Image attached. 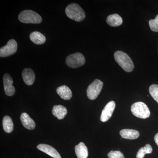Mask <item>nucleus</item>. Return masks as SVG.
I'll return each instance as SVG.
<instances>
[{
	"label": "nucleus",
	"mask_w": 158,
	"mask_h": 158,
	"mask_svg": "<svg viewBox=\"0 0 158 158\" xmlns=\"http://www.w3.org/2000/svg\"><path fill=\"white\" fill-rule=\"evenodd\" d=\"M114 56L116 62L126 72H131L134 70V63L127 54L122 51H116L114 53Z\"/></svg>",
	"instance_id": "nucleus-1"
},
{
	"label": "nucleus",
	"mask_w": 158,
	"mask_h": 158,
	"mask_svg": "<svg viewBox=\"0 0 158 158\" xmlns=\"http://www.w3.org/2000/svg\"><path fill=\"white\" fill-rule=\"evenodd\" d=\"M65 13L69 19L77 22L84 20L86 16L83 9L76 3H72L67 6L65 9Z\"/></svg>",
	"instance_id": "nucleus-2"
},
{
	"label": "nucleus",
	"mask_w": 158,
	"mask_h": 158,
	"mask_svg": "<svg viewBox=\"0 0 158 158\" xmlns=\"http://www.w3.org/2000/svg\"><path fill=\"white\" fill-rule=\"evenodd\" d=\"M19 20L24 23L39 24L42 22V18L35 11L31 10H24L18 16Z\"/></svg>",
	"instance_id": "nucleus-3"
},
{
	"label": "nucleus",
	"mask_w": 158,
	"mask_h": 158,
	"mask_svg": "<svg viewBox=\"0 0 158 158\" xmlns=\"http://www.w3.org/2000/svg\"><path fill=\"white\" fill-rule=\"evenodd\" d=\"M131 111L134 116L139 118L144 119L150 115L149 109L143 102H137L133 104L131 107Z\"/></svg>",
	"instance_id": "nucleus-4"
},
{
	"label": "nucleus",
	"mask_w": 158,
	"mask_h": 158,
	"mask_svg": "<svg viewBox=\"0 0 158 158\" xmlns=\"http://www.w3.org/2000/svg\"><path fill=\"white\" fill-rule=\"evenodd\" d=\"M65 63L70 68H78L85 64V59L83 54L77 52L68 56L65 60Z\"/></svg>",
	"instance_id": "nucleus-5"
},
{
	"label": "nucleus",
	"mask_w": 158,
	"mask_h": 158,
	"mask_svg": "<svg viewBox=\"0 0 158 158\" xmlns=\"http://www.w3.org/2000/svg\"><path fill=\"white\" fill-rule=\"evenodd\" d=\"M103 83L96 79L88 86L87 90V96L90 100H94L98 97L102 89Z\"/></svg>",
	"instance_id": "nucleus-6"
},
{
	"label": "nucleus",
	"mask_w": 158,
	"mask_h": 158,
	"mask_svg": "<svg viewBox=\"0 0 158 158\" xmlns=\"http://www.w3.org/2000/svg\"><path fill=\"white\" fill-rule=\"evenodd\" d=\"M17 42L15 40H10L6 46L0 48V56L6 57L13 55L17 51Z\"/></svg>",
	"instance_id": "nucleus-7"
},
{
	"label": "nucleus",
	"mask_w": 158,
	"mask_h": 158,
	"mask_svg": "<svg viewBox=\"0 0 158 158\" xmlns=\"http://www.w3.org/2000/svg\"><path fill=\"white\" fill-rule=\"evenodd\" d=\"M116 107L115 102L112 101L108 102L102 111L100 120L102 122L107 121L113 115Z\"/></svg>",
	"instance_id": "nucleus-8"
},
{
	"label": "nucleus",
	"mask_w": 158,
	"mask_h": 158,
	"mask_svg": "<svg viewBox=\"0 0 158 158\" xmlns=\"http://www.w3.org/2000/svg\"><path fill=\"white\" fill-rule=\"evenodd\" d=\"M3 84L4 90L6 95L9 96H13L15 93V88L12 85L13 80L9 74H4L3 76Z\"/></svg>",
	"instance_id": "nucleus-9"
},
{
	"label": "nucleus",
	"mask_w": 158,
	"mask_h": 158,
	"mask_svg": "<svg viewBox=\"0 0 158 158\" xmlns=\"http://www.w3.org/2000/svg\"><path fill=\"white\" fill-rule=\"evenodd\" d=\"M37 148L39 150L45 153L54 158H62L59 153L53 147L48 144H41L37 145Z\"/></svg>",
	"instance_id": "nucleus-10"
},
{
	"label": "nucleus",
	"mask_w": 158,
	"mask_h": 158,
	"mask_svg": "<svg viewBox=\"0 0 158 158\" xmlns=\"http://www.w3.org/2000/svg\"><path fill=\"white\" fill-rule=\"evenodd\" d=\"M22 77L26 85L31 86L34 84L35 75L34 71L30 68H25L22 72Z\"/></svg>",
	"instance_id": "nucleus-11"
},
{
	"label": "nucleus",
	"mask_w": 158,
	"mask_h": 158,
	"mask_svg": "<svg viewBox=\"0 0 158 158\" xmlns=\"http://www.w3.org/2000/svg\"><path fill=\"white\" fill-rule=\"evenodd\" d=\"M20 120L23 126L26 128L30 130H34L36 126L35 122L27 113H22L20 116Z\"/></svg>",
	"instance_id": "nucleus-12"
},
{
	"label": "nucleus",
	"mask_w": 158,
	"mask_h": 158,
	"mask_svg": "<svg viewBox=\"0 0 158 158\" xmlns=\"http://www.w3.org/2000/svg\"><path fill=\"white\" fill-rule=\"evenodd\" d=\"M57 93L63 99L69 100L72 97V92L70 88L65 85H62L57 88Z\"/></svg>",
	"instance_id": "nucleus-13"
},
{
	"label": "nucleus",
	"mask_w": 158,
	"mask_h": 158,
	"mask_svg": "<svg viewBox=\"0 0 158 158\" xmlns=\"http://www.w3.org/2000/svg\"><path fill=\"white\" fill-rule=\"evenodd\" d=\"M120 135L122 138L125 139H130V140H134L137 139L140 136V134L138 131L133 129H125L122 130L120 131Z\"/></svg>",
	"instance_id": "nucleus-14"
},
{
	"label": "nucleus",
	"mask_w": 158,
	"mask_h": 158,
	"mask_svg": "<svg viewBox=\"0 0 158 158\" xmlns=\"http://www.w3.org/2000/svg\"><path fill=\"white\" fill-rule=\"evenodd\" d=\"M52 113L58 119H62L67 114V110L62 105H56L53 108Z\"/></svg>",
	"instance_id": "nucleus-15"
},
{
	"label": "nucleus",
	"mask_w": 158,
	"mask_h": 158,
	"mask_svg": "<svg viewBox=\"0 0 158 158\" xmlns=\"http://www.w3.org/2000/svg\"><path fill=\"white\" fill-rule=\"evenodd\" d=\"M76 154L78 158H87L88 156V149L83 142H80L75 147Z\"/></svg>",
	"instance_id": "nucleus-16"
},
{
	"label": "nucleus",
	"mask_w": 158,
	"mask_h": 158,
	"mask_svg": "<svg viewBox=\"0 0 158 158\" xmlns=\"http://www.w3.org/2000/svg\"><path fill=\"white\" fill-rule=\"evenodd\" d=\"M106 22L108 25L111 27H118L122 24L123 19L118 14L110 15L107 17Z\"/></svg>",
	"instance_id": "nucleus-17"
},
{
	"label": "nucleus",
	"mask_w": 158,
	"mask_h": 158,
	"mask_svg": "<svg viewBox=\"0 0 158 158\" xmlns=\"http://www.w3.org/2000/svg\"><path fill=\"white\" fill-rule=\"evenodd\" d=\"M30 38L32 42L38 45L43 44L46 40L45 36L38 31H34L31 33Z\"/></svg>",
	"instance_id": "nucleus-18"
},
{
	"label": "nucleus",
	"mask_w": 158,
	"mask_h": 158,
	"mask_svg": "<svg viewBox=\"0 0 158 158\" xmlns=\"http://www.w3.org/2000/svg\"><path fill=\"white\" fill-rule=\"evenodd\" d=\"M2 124L3 128L6 132L10 133L13 131V122L10 116H6L3 118Z\"/></svg>",
	"instance_id": "nucleus-19"
},
{
	"label": "nucleus",
	"mask_w": 158,
	"mask_h": 158,
	"mask_svg": "<svg viewBox=\"0 0 158 158\" xmlns=\"http://www.w3.org/2000/svg\"><path fill=\"white\" fill-rule=\"evenodd\" d=\"M152 148L151 145L147 144L144 147L141 148L137 152L136 158H144V156L146 154H150L152 152Z\"/></svg>",
	"instance_id": "nucleus-20"
},
{
	"label": "nucleus",
	"mask_w": 158,
	"mask_h": 158,
	"mask_svg": "<svg viewBox=\"0 0 158 158\" xmlns=\"http://www.w3.org/2000/svg\"><path fill=\"white\" fill-rule=\"evenodd\" d=\"M149 91L153 98L158 103V85H153L150 86Z\"/></svg>",
	"instance_id": "nucleus-21"
},
{
	"label": "nucleus",
	"mask_w": 158,
	"mask_h": 158,
	"mask_svg": "<svg viewBox=\"0 0 158 158\" xmlns=\"http://www.w3.org/2000/svg\"><path fill=\"white\" fill-rule=\"evenodd\" d=\"M149 25L151 30L155 32H158V15L154 19L150 20Z\"/></svg>",
	"instance_id": "nucleus-22"
},
{
	"label": "nucleus",
	"mask_w": 158,
	"mask_h": 158,
	"mask_svg": "<svg viewBox=\"0 0 158 158\" xmlns=\"http://www.w3.org/2000/svg\"><path fill=\"white\" fill-rule=\"evenodd\" d=\"M109 158H124V155L119 151H111L108 154Z\"/></svg>",
	"instance_id": "nucleus-23"
},
{
	"label": "nucleus",
	"mask_w": 158,
	"mask_h": 158,
	"mask_svg": "<svg viewBox=\"0 0 158 158\" xmlns=\"http://www.w3.org/2000/svg\"><path fill=\"white\" fill-rule=\"evenodd\" d=\"M154 140L156 144H157L158 146V133H157L156 135L155 136Z\"/></svg>",
	"instance_id": "nucleus-24"
}]
</instances>
